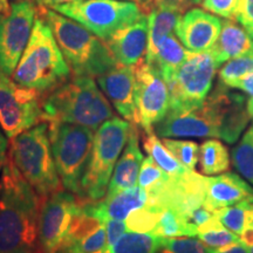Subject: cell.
<instances>
[{
	"label": "cell",
	"mask_w": 253,
	"mask_h": 253,
	"mask_svg": "<svg viewBox=\"0 0 253 253\" xmlns=\"http://www.w3.org/2000/svg\"><path fill=\"white\" fill-rule=\"evenodd\" d=\"M40 208V196L7 155L0 176V253H42Z\"/></svg>",
	"instance_id": "obj_1"
},
{
	"label": "cell",
	"mask_w": 253,
	"mask_h": 253,
	"mask_svg": "<svg viewBox=\"0 0 253 253\" xmlns=\"http://www.w3.org/2000/svg\"><path fill=\"white\" fill-rule=\"evenodd\" d=\"M42 110L46 122L72 123L95 131L115 118L108 99L94 78L75 75L42 95Z\"/></svg>",
	"instance_id": "obj_2"
},
{
	"label": "cell",
	"mask_w": 253,
	"mask_h": 253,
	"mask_svg": "<svg viewBox=\"0 0 253 253\" xmlns=\"http://www.w3.org/2000/svg\"><path fill=\"white\" fill-rule=\"evenodd\" d=\"M39 15L52 28L75 77L99 78L119 65L107 43L81 24L52 8L39 7Z\"/></svg>",
	"instance_id": "obj_3"
},
{
	"label": "cell",
	"mask_w": 253,
	"mask_h": 253,
	"mask_svg": "<svg viewBox=\"0 0 253 253\" xmlns=\"http://www.w3.org/2000/svg\"><path fill=\"white\" fill-rule=\"evenodd\" d=\"M71 78L72 69L56 42L52 28L39 15L12 79L21 86L43 95Z\"/></svg>",
	"instance_id": "obj_4"
},
{
	"label": "cell",
	"mask_w": 253,
	"mask_h": 253,
	"mask_svg": "<svg viewBox=\"0 0 253 253\" xmlns=\"http://www.w3.org/2000/svg\"><path fill=\"white\" fill-rule=\"evenodd\" d=\"M7 155L41 199L63 190L52 153L48 122L9 140Z\"/></svg>",
	"instance_id": "obj_5"
},
{
	"label": "cell",
	"mask_w": 253,
	"mask_h": 253,
	"mask_svg": "<svg viewBox=\"0 0 253 253\" xmlns=\"http://www.w3.org/2000/svg\"><path fill=\"white\" fill-rule=\"evenodd\" d=\"M132 126L125 119L113 118L95 131L93 150L81 181L84 202H99L106 197L110 178L129 140Z\"/></svg>",
	"instance_id": "obj_6"
},
{
	"label": "cell",
	"mask_w": 253,
	"mask_h": 253,
	"mask_svg": "<svg viewBox=\"0 0 253 253\" xmlns=\"http://www.w3.org/2000/svg\"><path fill=\"white\" fill-rule=\"evenodd\" d=\"M48 125L53 157L63 189L79 196L93 150L95 130L72 123Z\"/></svg>",
	"instance_id": "obj_7"
},
{
	"label": "cell",
	"mask_w": 253,
	"mask_h": 253,
	"mask_svg": "<svg viewBox=\"0 0 253 253\" xmlns=\"http://www.w3.org/2000/svg\"><path fill=\"white\" fill-rule=\"evenodd\" d=\"M219 67L220 65L210 50L190 52L188 59L167 82L170 93L169 110L185 112L203 106Z\"/></svg>",
	"instance_id": "obj_8"
},
{
	"label": "cell",
	"mask_w": 253,
	"mask_h": 253,
	"mask_svg": "<svg viewBox=\"0 0 253 253\" xmlns=\"http://www.w3.org/2000/svg\"><path fill=\"white\" fill-rule=\"evenodd\" d=\"M52 9L81 24L103 41L145 14L129 0H78Z\"/></svg>",
	"instance_id": "obj_9"
},
{
	"label": "cell",
	"mask_w": 253,
	"mask_h": 253,
	"mask_svg": "<svg viewBox=\"0 0 253 253\" xmlns=\"http://www.w3.org/2000/svg\"><path fill=\"white\" fill-rule=\"evenodd\" d=\"M45 121L42 94L24 87L0 71V128L12 140Z\"/></svg>",
	"instance_id": "obj_10"
},
{
	"label": "cell",
	"mask_w": 253,
	"mask_h": 253,
	"mask_svg": "<svg viewBox=\"0 0 253 253\" xmlns=\"http://www.w3.org/2000/svg\"><path fill=\"white\" fill-rule=\"evenodd\" d=\"M39 8L33 0L13 2L0 14V71L12 77L30 41Z\"/></svg>",
	"instance_id": "obj_11"
},
{
	"label": "cell",
	"mask_w": 253,
	"mask_h": 253,
	"mask_svg": "<svg viewBox=\"0 0 253 253\" xmlns=\"http://www.w3.org/2000/svg\"><path fill=\"white\" fill-rule=\"evenodd\" d=\"M135 103L137 126L142 130L154 129L170 108L167 81L158 69L145 60L135 66Z\"/></svg>",
	"instance_id": "obj_12"
},
{
	"label": "cell",
	"mask_w": 253,
	"mask_h": 253,
	"mask_svg": "<svg viewBox=\"0 0 253 253\" xmlns=\"http://www.w3.org/2000/svg\"><path fill=\"white\" fill-rule=\"evenodd\" d=\"M80 209V198L67 190L41 199L39 237L42 253L59 251Z\"/></svg>",
	"instance_id": "obj_13"
},
{
	"label": "cell",
	"mask_w": 253,
	"mask_h": 253,
	"mask_svg": "<svg viewBox=\"0 0 253 253\" xmlns=\"http://www.w3.org/2000/svg\"><path fill=\"white\" fill-rule=\"evenodd\" d=\"M231 88L218 84L205 102L216 121L219 138L233 144L239 140L251 121L248 110V100L244 95L231 91Z\"/></svg>",
	"instance_id": "obj_14"
},
{
	"label": "cell",
	"mask_w": 253,
	"mask_h": 253,
	"mask_svg": "<svg viewBox=\"0 0 253 253\" xmlns=\"http://www.w3.org/2000/svg\"><path fill=\"white\" fill-rule=\"evenodd\" d=\"M154 131L162 138H219L216 121L207 102L199 108L185 112L169 110L166 118L154 126Z\"/></svg>",
	"instance_id": "obj_15"
},
{
	"label": "cell",
	"mask_w": 253,
	"mask_h": 253,
	"mask_svg": "<svg viewBox=\"0 0 253 253\" xmlns=\"http://www.w3.org/2000/svg\"><path fill=\"white\" fill-rule=\"evenodd\" d=\"M223 21L207 9L190 8L182 14L176 27V36L182 45L191 53L210 50L219 37Z\"/></svg>",
	"instance_id": "obj_16"
},
{
	"label": "cell",
	"mask_w": 253,
	"mask_h": 253,
	"mask_svg": "<svg viewBox=\"0 0 253 253\" xmlns=\"http://www.w3.org/2000/svg\"><path fill=\"white\" fill-rule=\"evenodd\" d=\"M97 84L120 115L137 126L134 66L118 65L97 78Z\"/></svg>",
	"instance_id": "obj_17"
},
{
	"label": "cell",
	"mask_w": 253,
	"mask_h": 253,
	"mask_svg": "<svg viewBox=\"0 0 253 253\" xmlns=\"http://www.w3.org/2000/svg\"><path fill=\"white\" fill-rule=\"evenodd\" d=\"M107 250L104 221L88 213L81 202L80 211L56 253H106Z\"/></svg>",
	"instance_id": "obj_18"
},
{
	"label": "cell",
	"mask_w": 253,
	"mask_h": 253,
	"mask_svg": "<svg viewBox=\"0 0 253 253\" xmlns=\"http://www.w3.org/2000/svg\"><path fill=\"white\" fill-rule=\"evenodd\" d=\"M104 42L119 65L137 66L145 59L149 43L148 15L144 14L135 23L120 28Z\"/></svg>",
	"instance_id": "obj_19"
},
{
	"label": "cell",
	"mask_w": 253,
	"mask_h": 253,
	"mask_svg": "<svg viewBox=\"0 0 253 253\" xmlns=\"http://www.w3.org/2000/svg\"><path fill=\"white\" fill-rule=\"evenodd\" d=\"M243 202L253 203V186L235 172L204 177L203 204L214 211Z\"/></svg>",
	"instance_id": "obj_20"
},
{
	"label": "cell",
	"mask_w": 253,
	"mask_h": 253,
	"mask_svg": "<svg viewBox=\"0 0 253 253\" xmlns=\"http://www.w3.org/2000/svg\"><path fill=\"white\" fill-rule=\"evenodd\" d=\"M82 202L84 209L88 213L106 221L109 218L126 220V218L141 210L149 203V197L141 186L123 190L112 197H104L99 202Z\"/></svg>",
	"instance_id": "obj_21"
},
{
	"label": "cell",
	"mask_w": 253,
	"mask_h": 253,
	"mask_svg": "<svg viewBox=\"0 0 253 253\" xmlns=\"http://www.w3.org/2000/svg\"><path fill=\"white\" fill-rule=\"evenodd\" d=\"M143 160V154L140 149V132L137 126H132L125 150L114 169L106 197H112L123 190L134 188Z\"/></svg>",
	"instance_id": "obj_22"
},
{
	"label": "cell",
	"mask_w": 253,
	"mask_h": 253,
	"mask_svg": "<svg viewBox=\"0 0 253 253\" xmlns=\"http://www.w3.org/2000/svg\"><path fill=\"white\" fill-rule=\"evenodd\" d=\"M252 50L253 42L246 28L229 19L223 23L219 37L210 52L221 66L229 60Z\"/></svg>",
	"instance_id": "obj_23"
},
{
	"label": "cell",
	"mask_w": 253,
	"mask_h": 253,
	"mask_svg": "<svg viewBox=\"0 0 253 253\" xmlns=\"http://www.w3.org/2000/svg\"><path fill=\"white\" fill-rule=\"evenodd\" d=\"M189 53V50L182 45L181 41L173 33L161 40L153 56L144 60L155 66L162 74L164 80L168 82L177 69L181 67L182 63L188 59Z\"/></svg>",
	"instance_id": "obj_24"
},
{
	"label": "cell",
	"mask_w": 253,
	"mask_h": 253,
	"mask_svg": "<svg viewBox=\"0 0 253 253\" xmlns=\"http://www.w3.org/2000/svg\"><path fill=\"white\" fill-rule=\"evenodd\" d=\"M142 145L149 156L155 161L164 172L173 177V178H182L189 175L192 170L186 169L184 166H182L172 154L168 150V148L163 144V142L158 138L154 129L151 130H143L142 132Z\"/></svg>",
	"instance_id": "obj_25"
},
{
	"label": "cell",
	"mask_w": 253,
	"mask_h": 253,
	"mask_svg": "<svg viewBox=\"0 0 253 253\" xmlns=\"http://www.w3.org/2000/svg\"><path fill=\"white\" fill-rule=\"evenodd\" d=\"M182 18L181 12L173 9L155 6L148 13V23H149V43L145 60L150 59L156 50V47L161 40L173 34L176 27Z\"/></svg>",
	"instance_id": "obj_26"
},
{
	"label": "cell",
	"mask_w": 253,
	"mask_h": 253,
	"mask_svg": "<svg viewBox=\"0 0 253 253\" xmlns=\"http://www.w3.org/2000/svg\"><path fill=\"white\" fill-rule=\"evenodd\" d=\"M199 170L205 176H216L230 170L229 150L217 138L204 141L199 147Z\"/></svg>",
	"instance_id": "obj_27"
},
{
	"label": "cell",
	"mask_w": 253,
	"mask_h": 253,
	"mask_svg": "<svg viewBox=\"0 0 253 253\" xmlns=\"http://www.w3.org/2000/svg\"><path fill=\"white\" fill-rule=\"evenodd\" d=\"M171 179L172 177L164 172L150 156L144 158L140 173H138L137 183L138 186H141L148 194V197H149L148 204H154L161 197Z\"/></svg>",
	"instance_id": "obj_28"
},
{
	"label": "cell",
	"mask_w": 253,
	"mask_h": 253,
	"mask_svg": "<svg viewBox=\"0 0 253 253\" xmlns=\"http://www.w3.org/2000/svg\"><path fill=\"white\" fill-rule=\"evenodd\" d=\"M151 233L160 238L197 236V233L186 223L184 216L176 208L170 207V205H166L161 209L156 226Z\"/></svg>",
	"instance_id": "obj_29"
},
{
	"label": "cell",
	"mask_w": 253,
	"mask_h": 253,
	"mask_svg": "<svg viewBox=\"0 0 253 253\" xmlns=\"http://www.w3.org/2000/svg\"><path fill=\"white\" fill-rule=\"evenodd\" d=\"M160 237L151 232L128 231L106 253H157Z\"/></svg>",
	"instance_id": "obj_30"
},
{
	"label": "cell",
	"mask_w": 253,
	"mask_h": 253,
	"mask_svg": "<svg viewBox=\"0 0 253 253\" xmlns=\"http://www.w3.org/2000/svg\"><path fill=\"white\" fill-rule=\"evenodd\" d=\"M214 214L227 230L232 231L240 238V235L248 227L253 225V203L243 202L231 207L221 208L214 211Z\"/></svg>",
	"instance_id": "obj_31"
},
{
	"label": "cell",
	"mask_w": 253,
	"mask_h": 253,
	"mask_svg": "<svg viewBox=\"0 0 253 253\" xmlns=\"http://www.w3.org/2000/svg\"><path fill=\"white\" fill-rule=\"evenodd\" d=\"M231 163L239 175L253 185V125L231 151Z\"/></svg>",
	"instance_id": "obj_32"
},
{
	"label": "cell",
	"mask_w": 253,
	"mask_h": 253,
	"mask_svg": "<svg viewBox=\"0 0 253 253\" xmlns=\"http://www.w3.org/2000/svg\"><path fill=\"white\" fill-rule=\"evenodd\" d=\"M197 237L208 249L223 248V246L230 245L240 240L239 236H237L232 231L227 230L218 220L216 214L209 223L198 230Z\"/></svg>",
	"instance_id": "obj_33"
},
{
	"label": "cell",
	"mask_w": 253,
	"mask_h": 253,
	"mask_svg": "<svg viewBox=\"0 0 253 253\" xmlns=\"http://www.w3.org/2000/svg\"><path fill=\"white\" fill-rule=\"evenodd\" d=\"M162 142L182 166L195 171L199 158V145L195 141L163 138Z\"/></svg>",
	"instance_id": "obj_34"
},
{
	"label": "cell",
	"mask_w": 253,
	"mask_h": 253,
	"mask_svg": "<svg viewBox=\"0 0 253 253\" xmlns=\"http://www.w3.org/2000/svg\"><path fill=\"white\" fill-rule=\"evenodd\" d=\"M253 72V50L246 53V54L236 56V58L229 60L225 65L220 68L219 84L224 86H229L231 82L239 80L240 78L245 77L249 73Z\"/></svg>",
	"instance_id": "obj_35"
},
{
	"label": "cell",
	"mask_w": 253,
	"mask_h": 253,
	"mask_svg": "<svg viewBox=\"0 0 253 253\" xmlns=\"http://www.w3.org/2000/svg\"><path fill=\"white\" fill-rule=\"evenodd\" d=\"M157 253H209L208 248L194 237H173L160 238Z\"/></svg>",
	"instance_id": "obj_36"
},
{
	"label": "cell",
	"mask_w": 253,
	"mask_h": 253,
	"mask_svg": "<svg viewBox=\"0 0 253 253\" xmlns=\"http://www.w3.org/2000/svg\"><path fill=\"white\" fill-rule=\"evenodd\" d=\"M240 2L242 0H203L202 6L218 17L233 19L236 18Z\"/></svg>",
	"instance_id": "obj_37"
},
{
	"label": "cell",
	"mask_w": 253,
	"mask_h": 253,
	"mask_svg": "<svg viewBox=\"0 0 253 253\" xmlns=\"http://www.w3.org/2000/svg\"><path fill=\"white\" fill-rule=\"evenodd\" d=\"M104 226H106L107 246H108V249L114 244V243L118 242V240L126 232V230H128L126 220L113 219V218H109V219L104 221Z\"/></svg>",
	"instance_id": "obj_38"
},
{
	"label": "cell",
	"mask_w": 253,
	"mask_h": 253,
	"mask_svg": "<svg viewBox=\"0 0 253 253\" xmlns=\"http://www.w3.org/2000/svg\"><path fill=\"white\" fill-rule=\"evenodd\" d=\"M236 20L246 30L253 27V0H242Z\"/></svg>",
	"instance_id": "obj_39"
},
{
	"label": "cell",
	"mask_w": 253,
	"mask_h": 253,
	"mask_svg": "<svg viewBox=\"0 0 253 253\" xmlns=\"http://www.w3.org/2000/svg\"><path fill=\"white\" fill-rule=\"evenodd\" d=\"M202 1L203 0H154L156 6L173 9V11L181 12V13L186 9L192 8L196 5L202 4Z\"/></svg>",
	"instance_id": "obj_40"
},
{
	"label": "cell",
	"mask_w": 253,
	"mask_h": 253,
	"mask_svg": "<svg viewBox=\"0 0 253 253\" xmlns=\"http://www.w3.org/2000/svg\"><path fill=\"white\" fill-rule=\"evenodd\" d=\"M229 88H232V89H239L244 91L245 94L249 95V99L253 100V72L249 73L245 77L240 78L239 80H236L227 86Z\"/></svg>",
	"instance_id": "obj_41"
},
{
	"label": "cell",
	"mask_w": 253,
	"mask_h": 253,
	"mask_svg": "<svg viewBox=\"0 0 253 253\" xmlns=\"http://www.w3.org/2000/svg\"><path fill=\"white\" fill-rule=\"evenodd\" d=\"M209 253H250V248L242 240L218 249H208Z\"/></svg>",
	"instance_id": "obj_42"
},
{
	"label": "cell",
	"mask_w": 253,
	"mask_h": 253,
	"mask_svg": "<svg viewBox=\"0 0 253 253\" xmlns=\"http://www.w3.org/2000/svg\"><path fill=\"white\" fill-rule=\"evenodd\" d=\"M8 138L4 132H2L1 128H0V176H1L2 168L5 166L6 158H7L8 153Z\"/></svg>",
	"instance_id": "obj_43"
},
{
	"label": "cell",
	"mask_w": 253,
	"mask_h": 253,
	"mask_svg": "<svg viewBox=\"0 0 253 253\" xmlns=\"http://www.w3.org/2000/svg\"><path fill=\"white\" fill-rule=\"evenodd\" d=\"M33 1L36 2L39 7L52 8L54 7V6L68 4V2H74V1H78V0H33Z\"/></svg>",
	"instance_id": "obj_44"
},
{
	"label": "cell",
	"mask_w": 253,
	"mask_h": 253,
	"mask_svg": "<svg viewBox=\"0 0 253 253\" xmlns=\"http://www.w3.org/2000/svg\"><path fill=\"white\" fill-rule=\"evenodd\" d=\"M240 240H242L244 244H246L249 248H252L253 246V225L250 226L246 229L244 232L240 235Z\"/></svg>",
	"instance_id": "obj_45"
},
{
	"label": "cell",
	"mask_w": 253,
	"mask_h": 253,
	"mask_svg": "<svg viewBox=\"0 0 253 253\" xmlns=\"http://www.w3.org/2000/svg\"><path fill=\"white\" fill-rule=\"evenodd\" d=\"M129 1H132V2H135V4H137L142 8V11H143L144 13L145 12H148V13H149L151 9L155 7L154 0H129Z\"/></svg>",
	"instance_id": "obj_46"
},
{
	"label": "cell",
	"mask_w": 253,
	"mask_h": 253,
	"mask_svg": "<svg viewBox=\"0 0 253 253\" xmlns=\"http://www.w3.org/2000/svg\"><path fill=\"white\" fill-rule=\"evenodd\" d=\"M11 9L9 0H0V14H5Z\"/></svg>",
	"instance_id": "obj_47"
},
{
	"label": "cell",
	"mask_w": 253,
	"mask_h": 253,
	"mask_svg": "<svg viewBox=\"0 0 253 253\" xmlns=\"http://www.w3.org/2000/svg\"><path fill=\"white\" fill-rule=\"evenodd\" d=\"M248 110H249V114H250V116H251V120L253 122V100H251V99L248 100Z\"/></svg>",
	"instance_id": "obj_48"
},
{
	"label": "cell",
	"mask_w": 253,
	"mask_h": 253,
	"mask_svg": "<svg viewBox=\"0 0 253 253\" xmlns=\"http://www.w3.org/2000/svg\"><path fill=\"white\" fill-rule=\"evenodd\" d=\"M248 33H249V36H250V38H251V40H252V42H253V27L252 28H248Z\"/></svg>",
	"instance_id": "obj_49"
},
{
	"label": "cell",
	"mask_w": 253,
	"mask_h": 253,
	"mask_svg": "<svg viewBox=\"0 0 253 253\" xmlns=\"http://www.w3.org/2000/svg\"><path fill=\"white\" fill-rule=\"evenodd\" d=\"M250 253H253V246L252 248H250Z\"/></svg>",
	"instance_id": "obj_50"
},
{
	"label": "cell",
	"mask_w": 253,
	"mask_h": 253,
	"mask_svg": "<svg viewBox=\"0 0 253 253\" xmlns=\"http://www.w3.org/2000/svg\"><path fill=\"white\" fill-rule=\"evenodd\" d=\"M13 2H17V1H23V0H12Z\"/></svg>",
	"instance_id": "obj_51"
}]
</instances>
